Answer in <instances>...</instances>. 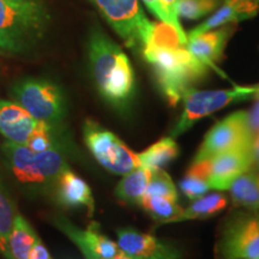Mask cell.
<instances>
[{
	"instance_id": "cell-1",
	"label": "cell",
	"mask_w": 259,
	"mask_h": 259,
	"mask_svg": "<svg viewBox=\"0 0 259 259\" xmlns=\"http://www.w3.org/2000/svg\"><path fill=\"white\" fill-rule=\"evenodd\" d=\"M89 60L97 89L107 102L124 109L135 94V73L128 58L99 28L89 38Z\"/></svg>"
},
{
	"instance_id": "cell-2",
	"label": "cell",
	"mask_w": 259,
	"mask_h": 259,
	"mask_svg": "<svg viewBox=\"0 0 259 259\" xmlns=\"http://www.w3.org/2000/svg\"><path fill=\"white\" fill-rule=\"evenodd\" d=\"M142 54L153 67L158 87L170 105L181 101L208 72V66L197 59L186 45L147 46Z\"/></svg>"
},
{
	"instance_id": "cell-3",
	"label": "cell",
	"mask_w": 259,
	"mask_h": 259,
	"mask_svg": "<svg viewBox=\"0 0 259 259\" xmlns=\"http://www.w3.org/2000/svg\"><path fill=\"white\" fill-rule=\"evenodd\" d=\"M48 22L42 0H0V50L28 51L44 36Z\"/></svg>"
},
{
	"instance_id": "cell-4",
	"label": "cell",
	"mask_w": 259,
	"mask_h": 259,
	"mask_svg": "<svg viewBox=\"0 0 259 259\" xmlns=\"http://www.w3.org/2000/svg\"><path fill=\"white\" fill-rule=\"evenodd\" d=\"M5 158L15 177L23 184H46L57 181L69 169L66 161L58 150L32 151L23 144L6 142L3 145Z\"/></svg>"
},
{
	"instance_id": "cell-5",
	"label": "cell",
	"mask_w": 259,
	"mask_h": 259,
	"mask_svg": "<svg viewBox=\"0 0 259 259\" xmlns=\"http://www.w3.org/2000/svg\"><path fill=\"white\" fill-rule=\"evenodd\" d=\"M107 23L128 48L143 52L153 34L154 23L144 15L138 0H90Z\"/></svg>"
},
{
	"instance_id": "cell-6",
	"label": "cell",
	"mask_w": 259,
	"mask_h": 259,
	"mask_svg": "<svg viewBox=\"0 0 259 259\" xmlns=\"http://www.w3.org/2000/svg\"><path fill=\"white\" fill-rule=\"evenodd\" d=\"M259 93V84L250 87H235L227 90H197L190 89L183 97L184 111L177 125L170 132V137L185 134L199 119L220 111L223 107L253 99Z\"/></svg>"
},
{
	"instance_id": "cell-7",
	"label": "cell",
	"mask_w": 259,
	"mask_h": 259,
	"mask_svg": "<svg viewBox=\"0 0 259 259\" xmlns=\"http://www.w3.org/2000/svg\"><path fill=\"white\" fill-rule=\"evenodd\" d=\"M83 135L93 156L111 173L126 176L141 166L138 154H135L118 136L97 122L87 120Z\"/></svg>"
},
{
	"instance_id": "cell-8",
	"label": "cell",
	"mask_w": 259,
	"mask_h": 259,
	"mask_svg": "<svg viewBox=\"0 0 259 259\" xmlns=\"http://www.w3.org/2000/svg\"><path fill=\"white\" fill-rule=\"evenodd\" d=\"M218 259H259V215L239 212L222 227L215 245Z\"/></svg>"
},
{
	"instance_id": "cell-9",
	"label": "cell",
	"mask_w": 259,
	"mask_h": 259,
	"mask_svg": "<svg viewBox=\"0 0 259 259\" xmlns=\"http://www.w3.org/2000/svg\"><path fill=\"white\" fill-rule=\"evenodd\" d=\"M14 101L38 121L54 126L63 120L65 102L56 84L44 79H24L12 88Z\"/></svg>"
},
{
	"instance_id": "cell-10",
	"label": "cell",
	"mask_w": 259,
	"mask_h": 259,
	"mask_svg": "<svg viewBox=\"0 0 259 259\" xmlns=\"http://www.w3.org/2000/svg\"><path fill=\"white\" fill-rule=\"evenodd\" d=\"M252 166V149L240 147L225 151L206 161L193 162L190 169L204 178L211 189L229 190L236 178Z\"/></svg>"
},
{
	"instance_id": "cell-11",
	"label": "cell",
	"mask_w": 259,
	"mask_h": 259,
	"mask_svg": "<svg viewBox=\"0 0 259 259\" xmlns=\"http://www.w3.org/2000/svg\"><path fill=\"white\" fill-rule=\"evenodd\" d=\"M240 147L251 148L247 135V112L238 111L216 124L206 134L193 162H202Z\"/></svg>"
},
{
	"instance_id": "cell-12",
	"label": "cell",
	"mask_w": 259,
	"mask_h": 259,
	"mask_svg": "<svg viewBox=\"0 0 259 259\" xmlns=\"http://www.w3.org/2000/svg\"><path fill=\"white\" fill-rule=\"evenodd\" d=\"M54 223L74 245L78 246L85 259H111L125 254L118 242L102 234L99 223L93 222L87 229L77 228L64 218H57Z\"/></svg>"
},
{
	"instance_id": "cell-13",
	"label": "cell",
	"mask_w": 259,
	"mask_h": 259,
	"mask_svg": "<svg viewBox=\"0 0 259 259\" xmlns=\"http://www.w3.org/2000/svg\"><path fill=\"white\" fill-rule=\"evenodd\" d=\"M118 245L126 255L137 259H180L176 246L158 240L156 236L134 228L118 231Z\"/></svg>"
},
{
	"instance_id": "cell-14",
	"label": "cell",
	"mask_w": 259,
	"mask_h": 259,
	"mask_svg": "<svg viewBox=\"0 0 259 259\" xmlns=\"http://www.w3.org/2000/svg\"><path fill=\"white\" fill-rule=\"evenodd\" d=\"M235 29V24H229L193 36H187L186 46L197 59L218 71L220 74H223L216 66V63L221 59L227 42L233 36Z\"/></svg>"
},
{
	"instance_id": "cell-15",
	"label": "cell",
	"mask_w": 259,
	"mask_h": 259,
	"mask_svg": "<svg viewBox=\"0 0 259 259\" xmlns=\"http://www.w3.org/2000/svg\"><path fill=\"white\" fill-rule=\"evenodd\" d=\"M40 122L15 101H0V134L9 142L25 145Z\"/></svg>"
},
{
	"instance_id": "cell-16",
	"label": "cell",
	"mask_w": 259,
	"mask_h": 259,
	"mask_svg": "<svg viewBox=\"0 0 259 259\" xmlns=\"http://www.w3.org/2000/svg\"><path fill=\"white\" fill-rule=\"evenodd\" d=\"M258 14L259 0H221L216 11L205 22L193 28L187 36L202 34L223 25L235 24L254 17Z\"/></svg>"
},
{
	"instance_id": "cell-17",
	"label": "cell",
	"mask_w": 259,
	"mask_h": 259,
	"mask_svg": "<svg viewBox=\"0 0 259 259\" xmlns=\"http://www.w3.org/2000/svg\"><path fill=\"white\" fill-rule=\"evenodd\" d=\"M57 198L60 204L69 208L83 206L88 209L89 216L93 215L95 209L92 190L83 179L66 169L57 179Z\"/></svg>"
},
{
	"instance_id": "cell-18",
	"label": "cell",
	"mask_w": 259,
	"mask_h": 259,
	"mask_svg": "<svg viewBox=\"0 0 259 259\" xmlns=\"http://www.w3.org/2000/svg\"><path fill=\"white\" fill-rule=\"evenodd\" d=\"M234 206L251 211L259 210V169L250 168L233 181L229 187Z\"/></svg>"
},
{
	"instance_id": "cell-19",
	"label": "cell",
	"mask_w": 259,
	"mask_h": 259,
	"mask_svg": "<svg viewBox=\"0 0 259 259\" xmlns=\"http://www.w3.org/2000/svg\"><path fill=\"white\" fill-rule=\"evenodd\" d=\"M151 170L143 166H139L126 174L115 189V196L122 202L141 205L150 180Z\"/></svg>"
},
{
	"instance_id": "cell-20",
	"label": "cell",
	"mask_w": 259,
	"mask_h": 259,
	"mask_svg": "<svg viewBox=\"0 0 259 259\" xmlns=\"http://www.w3.org/2000/svg\"><path fill=\"white\" fill-rule=\"evenodd\" d=\"M37 238L27 220L17 212L9 238V250L12 259H29V254Z\"/></svg>"
},
{
	"instance_id": "cell-21",
	"label": "cell",
	"mask_w": 259,
	"mask_h": 259,
	"mask_svg": "<svg viewBox=\"0 0 259 259\" xmlns=\"http://www.w3.org/2000/svg\"><path fill=\"white\" fill-rule=\"evenodd\" d=\"M178 155H179V147L174 138L168 136L150 145L143 153L138 154V157L141 161V166L150 170H155L163 169V167L177 158Z\"/></svg>"
},
{
	"instance_id": "cell-22",
	"label": "cell",
	"mask_w": 259,
	"mask_h": 259,
	"mask_svg": "<svg viewBox=\"0 0 259 259\" xmlns=\"http://www.w3.org/2000/svg\"><path fill=\"white\" fill-rule=\"evenodd\" d=\"M228 198L222 192H213L192 200V203L184 209L180 221L186 220H202L218 215L226 208Z\"/></svg>"
},
{
	"instance_id": "cell-23",
	"label": "cell",
	"mask_w": 259,
	"mask_h": 259,
	"mask_svg": "<svg viewBox=\"0 0 259 259\" xmlns=\"http://www.w3.org/2000/svg\"><path fill=\"white\" fill-rule=\"evenodd\" d=\"M141 206L157 223L180 222L184 209L177 200L157 196H144Z\"/></svg>"
},
{
	"instance_id": "cell-24",
	"label": "cell",
	"mask_w": 259,
	"mask_h": 259,
	"mask_svg": "<svg viewBox=\"0 0 259 259\" xmlns=\"http://www.w3.org/2000/svg\"><path fill=\"white\" fill-rule=\"evenodd\" d=\"M16 215L15 204L0 179V253L6 259H12L9 250V238Z\"/></svg>"
},
{
	"instance_id": "cell-25",
	"label": "cell",
	"mask_w": 259,
	"mask_h": 259,
	"mask_svg": "<svg viewBox=\"0 0 259 259\" xmlns=\"http://www.w3.org/2000/svg\"><path fill=\"white\" fill-rule=\"evenodd\" d=\"M145 196L166 197L174 200H178V191L173 180L163 169L151 170L150 180Z\"/></svg>"
},
{
	"instance_id": "cell-26",
	"label": "cell",
	"mask_w": 259,
	"mask_h": 259,
	"mask_svg": "<svg viewBox=\"0 0 259 259\" xmlns=\"http://www.w3.org/2000/svg\"><path fill=\"white\" fill-rule=\"evenodd\" d=\"M221 0H179L178 15L185 19H199L219 8Z\"/></svg>"
},
{
	"instance_id": "cell-27",
	"label": "cell",
	"mask_w": 259,
	"mask_h": 259,
	"mask_svg": "<svg viewBox=\"0 0 259 259\" xmlns=\"http://www.w3.org/2000/svg\"><path fill=\"white\" fill-rule=\"evenodd\" d=\"M180 190L185 194L186 198L194 200L202 197L211 189L204 178L198 176L192 170H187L186 176L180 181Z\"/></svg>"
},
{
	"instance_id": "cell-28",
	"label": "cell",
	"mask_w": 259,
	"mask_h": 259,
	"mask_svg": "<svg viewBox=\"0 0 259 259\" xmlns=\"http://www.w3.org/2000/svg\"><path fill=\"white\" fill-rule=\"evenodd\" d=\"M52 126L47 125L46 122H40L36 128L34 130L30 137L27 142V147L30 148L32 151H46L52 149Z\"/></svg>"
},
{
	"instance_id": "cell-29",
	"label": "cell",
	"mask_w": 259,
	"mask_h": 259,
	"mask_svg": "<svg viewBox=\"0 0 259 259\" xmlns=\"http://www.w3.org/2000/svg\"><path fill=\"white\" fill-rule=\"evenodd\" d=\"M160 4L164 15H166L168 24L171 25L180 35L187 36L179 22V15H178V4H179V0H160Z\"/></svg>"
},
{
	"instance_id": "cell-30",
	"label": "cell",
	"mask_w": 259,
	"mask_h": 259,
	"mask_svg": "<svg viewBox=\"0 0 259 259\" xmlns=\"http://www.w3.org/2000/svg\"><path fill=\"white\" fill-rule=\"evenodd\" d=\"M254 102L247 112V135L252 147L259 136V93L253 97Z\"/></svg>"
},
{
	"instance_id": "cell-31",
	"label": "cell",
	"mask_w": 259,
	"mask_h": 259,
	"mask_svg": "<svg viewBox=\"0 0 259 259\" xmlns=\"http://www.w3.org/2000/svg\"><path fill=\"white\" fill-rule=\"evenodd\" d=\"M29 259H52L50 252L46 248L40 239H36L34 246H32L30 254H29Z\"/></svg>"
},
{
	"instance_id": "cell-32",
	"label": "cell",
	"mask_w": 259,
	"mask_h": 259,
	"mask_svg": "<svg viewBox=\"0 0 259 259\" xmlns=\"http://www.w3.org/2000/svg\"><path fill=\"white\" fill-rule=\"evenodd\" d=\"M144 4L147 5V8L150 10L153 14L156 16V17L160 19L161 22H164V23L168 24L167 22V17L166 15H164L163 10L161 8V4H160V0H143Z\"/></svg>"
},
{
	"instance_id": "cell-33",
	"label": "cell",
	"mask_w": 259,
	"mask_h": 259,
	"mask_svg": "<svg viewBox=\"0 0 259 259\" xmlns=\"http://www.w3.org/2000/svg\"><path fill=\"white\" fill-rule=\"evenodd\" d=\"M251 168L259 169V136L252 147V166Z\"/></svg>"
},
{
	"instance_id": "cell-34",
	"label": "cell",
	"mask_w": 259,
	"mask_h": 259,
	"mask_svg": "<svg viewBox=\"0 0 259 259\" xmlns=\"http://www.w3.org/2000/svg\"><path fill=\"white\" fill-rule=\"evenodd\" d=\"M111 259H137V258H134V257H130V255L122 254V255H119V257H115V258H111Z\"/></svg>"
},
{
	"instance_id": "cell-35",
	"label": "cell",
	"mask_w": 259,
	"mask_h": 259,
	"mask_svg": "<svg viewBox=\"0 0 259 259\" xmlns=\"http://www.w3.org/2000/svg\"><path fill=\"white\" fill-rule=\"evenodd\" d=\"M0 53H3V52H2V50H0Z\"/></svg>"
}]
</instances>
